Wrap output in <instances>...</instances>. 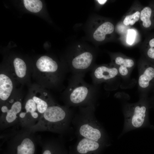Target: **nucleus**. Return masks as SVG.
Returning a JSON list of instances; mask_svg holds the SVG:
<instances>
[{"mask_svg": "<svg viewBox=\"0 0 154 154\" xmlns=\"http://www.w3.org/2000/svg\"><path fill=\"white\" fill-rule=\"evenodd\" d=\"M112 62V64L117 68L119 74L123 77H126L129 74L135 64L132 59L121 55L115 56Z\"/></svg>", "mask_w": 154, "mask_h": 154, "instance_id": "11", "label": "nucleus"}, {"mask_svg": "<svg viewBox=\"0 0 154 154\" xmlns=\"http://www.w3.org/2000/svg\"><path fill=\"white\" fill-rule=\"evenodd\" d=\"M143 49L146 56L148 58L154 60V33L150 35L146 38Z\"/></svg>", "mask_w": 154, "mask_h": 154, "instance_id": "15", "label": "nucleus"}, {"mask_svg": "<svg viewBox=\"0 0 154 154\" xmlns=\"http://www.w3.org/2000/svg\"><path fill=\"white\" fill-rule=\"evenodd\" d=\"M42 154H52L51 151L49 149L47 148L45 150Z\"/></svg>", "mask_w": 154, "mask_h": 154, "instance_id": "20", "label": "nucleus"}, {"mask_svg": "<svg viewBox=\"0 0 154 154\" xmlns=\"http://www.w3.org/2000/svg\"><path fill=\"white\" fill-rule=\"evenodd\" d=\"M141 97L134 103H127L123 107L124 122L120 137L131 130L141 128L145 125L146 119L147 108Z\"/></svg>", "mask_w": 154, "mask_h": 154, "instance_id": "3", "label": "nucleus"}, {"mask_svg": "<svg viewBox=\"0 0 154 154\" xmlns=\"http://www.w3.org/2000/svg\"><path fill=\"white\" fill-rule=\"evenodd\" d=\"M14 71L16 76L19 78H22L26 75L27 66L25 63L22 59L17 58L13 62Z\"/></svg>", "mask_w": 154, "mask_h": 154, "instance_id": "16", "label": "nucleus"}, {"mask_svg": "<svg viewBox=\"0 0 154 154\" xmlns=\"http://www.w3.org/2000/svg\"><path fill=\"white\" fill-rule=\"evenodd\" d=\"M36 66L38 70L46 74L49 82L52 86L57 85L63 78L66 70H61L57 63L51 58L43 56L37 60Z\"/></svg>", "mask_w": 154, "mask_h": 154, "instance_id": "5", "label": "nucleus"}, {"mask_svg": "<svg viewBox=\"0 0 154 154\" xmlns=\"http://www.w3.org/2000/svg\"><path fill=\"white\" fill-rule=\"evenodd\" d=\"M13 84L10 78L3 74H0V98L1 104L9 98L13 89Z\"/></svg>", "mask_w": 154, "mask_h": 154, "instance_id": "12", "label": "nucleus"}, {"mask_svg": "<svg viewBox=\"0 0 154 154\" xmlns=\"http://www.w3.org/2000/svg\"><path fill=\"white\" fill-rule=\"evenodd\" d=\"M92 105L88 106L87 119L83 122L79 128L80 135L84 138L99 143L106 141V135L102 127L95 119L89 118L90 110Z\"/></svg>", "mask_w": 154, "mask_h": 154, "instance_id": "6", "label": "nucleus"}, {"mask_svg": "<svg viewBox=\"0 0 154 154\" xmlns=\"http://www.w3.org/2000/svg\"><path fill=\"white\" fill-rule=\"evenodd\" d=\"M98 3L100 4L103 5L107 1L106 0H97Z\"/></svg>", "mask_w": 154, "mask_h": 154, "instance_id": "21", "label": "nucleus"}, {"mask_svg": "<svg viewBox=\"0 0 154 154\" xmlns=\"http://www.w3.org/2000/svg\"><path fill=\"white\" fill-rule=\"evenodd\" d=\"M140 12L136 11L133 13L126 16L123 21V23L125 26L134 25L139 19Z\"/></svg>", "mask_w": 154, "mask_h": 154, "instance_id": "18", "label": "nucleus"}, {"mask_svg": "<svg viewBox=\"0 0 154 154\" xmlns=\"http://www.w3.org/2000/svg\"><path fill=\"white\" fill-rule=\"evenodd\" d=\"M91 71L93 84L97 86L103 82H110L119 74L117 68L112 64L95 66Z\"/></svg>", "mask_w": 154, "mask_h": 154, "instance_id": "8", "label": "nucleus"}, {"mask_svg": "<svg viewBox=\"0 0 154 154\" xmlns=\"http://www.w3.org/2000/svg\"><path fill=\"white\" fill-rule=\"evenodd\" d=\"M93 56L90 52H82L72 58L68 71L71 72L72 75L84 76L86 72L93 68Z\"/></svg>", "mask_w": 154, "mask_h": 154, "instance_id": "7", "label": "nucleus"}, {"mask_svg": "<svg viewBox=\"0 0 154 154\" xmlns=\"http://www.w3.org/2000/svg\"><path fill=\"white\" fill-rule=\"evenodd\" d=\"M140 20L145 29L150 30L154 29V1L141 9Z\"/></svg>", "mask_w": 154, "mask_h": 154, "instance_id": "10", "label": "nucleus"}, {"mask_svg": "<svg viewBox=\"0 0 154 154\" xmlns=\"http://www.w3.org/2000/svg\"><path fill=\"white\" fill-rule=\"evenodd\" d=\"M114 26L110 21L104 22L96 29L93 34V37L96 40L102 42L104 40L106 35L112 34L114 31Z\"/></svg>", "mask_w": 154, "mask_h": 154, "instance_id": "13", "label": "nucleus"}, {"mask_svg": "<svg viewBox=\"0 0 154 154\" xmlns=\"http://www.w3.org/2000/svg\"><path fill=\"white\" fill-rule=\"evenodd\" d=\"M22 104L19 98L9 99L1 104L0 117L1 130L19 124V115Z\"/></svg>", "mask_w": 154, "mask_h": 154, "instance_id": "4", "label": "nucleus"}, {"mask_svg": "<svg viewBox=\"0 0 154 154\" xmlns=\"http://www.w3.org/2000/svg\"><path fill=\"white\" fill-rule=\"evenodd\" d=\"M100 143L96 141L83 137L78 143L77 150L80 153L85 154L97 149L100 147Z\"/></svg>", "mask_w": 154, "mask_h": 154, "instance_id": "14", "label": "nucleus"}, {"mask_svg": "<svg viewBox=\"0 0 154 154\" xmlns=\"http://www.w3.org/2000/svg\"><path fill=\"white\" fill-rule=\"evenodd\" d=\"M139 68L138 85L139 89L141 90L147 88L150 82L154 78V68L152 66L146 67L144 62L140 63Z\"/></svg>", "mask_w": 154, "mask_h": 154, "instance_id": "9", "label": "nucleus"}, {"mask_svg": "<svg viewBox=\"0 0 154 154\" xmlns=\"http://www.w3.org/2000/svg\"><path fill=\"white\" fill-rule=\"evenodd\" d=\"M23 2L26 9L32 12H38L42 8V4L40 0H24Z\"/></svg>", "mask_w": 154, "mask_h": 154, "instance_id": "17", "label": "nucleus"}, {"mask_svg": "<svg viewBox=\"0 0 154 154\" xmlns=\"http://www.w3.org/2000/svg\"><path fill=\"white\" fill-rule=\"evenodd\" d=\"M84 76L72 75L64 92L65 100L69 106H88L92 104L98 92L97 86L86 83Z\"/></svg>", "mask_w": 154, "mask_h": 154, "instance_id": "2", "label": "nucleus"}, {"mask_svg": "<svg viewBox=\"0 0 154 154\" xmlns=\"http://www.w3.org/2000/svg\"><path fill=\"white\" fill-rule=\"evenodd\" d=\"M136 32L133 29H129L127 31L126 42L129 44H132L135 38Z\"/></svg>", "mask_w": 154, "mask_h": 154, "instance_id": "19", "label": "nucleus"}, {"mask_svg": "<svg viewBox=\"0 0 154 154\" xmlns=\"http://www.w3.org/2000/svg\"><path fill=\"white\" fill-rule=\"evenodd\" d=\"M70 114L67 106L54 103L48 107L38 122L29 129L34 133L42 131L62 133L67 127Z\"/></svg>", "mask_w": 154, "mask_h": 154, "instance_id": "1", "label": "nucleus"}]
</instances>
